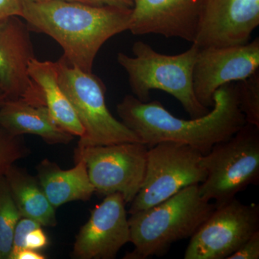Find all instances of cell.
Returning a JSON list of instances; mask_svg holds the SVG:
<instances>
[{"mask_svg": "<svg viewBox=\"0 0 259 259\" xmlns=\"http://www.w3.org/2000/svg\"><path fill=\"white\" fill-rule=\"evenodd\" d=\"M49 245V238L41 227L32 230L28 233L25 239L27 248L40 251Z\"/></svg>", "mask_w": 259, "mask_h": 259, "instance_id": "obj_24", "label": "cell"}, {"mask_svg": "<svg viewBox=\"0 0 259 259\" xmlns=\"http://www.w3.org/2000/svg\"><path fill=\"white\" fill-rule=\"evenodd\" d=\"M21 218L6 179L0 177V259H10L15 227Z\"/></svg>", "mask_w": 259, "mask_h": 259, "instance_id": "obj_19", "label": "cell"}, {"mask_svg": "<svg viewBox=\"0 0 259 259\" xmlns=\"http://www.w3.org/2000/svg\"><path fill=\"white\" fill-rule=\"evenodd\" d=\"M238 107L247 123L259 127V71L236 83Z\"/></svg>", "mask_w": 259, "mask_h": 259, "instance_id": "obj_20", "label": "cell"}, {"mask_svg": "<svg viewBox=\"0 0 259 259\" xmlns=\"http://www.w3.org/2000/svg\"><path fill=\"white\" fill-rule=\"evenodd\" d=\"M22 11L21 0H0V20L13 16L21 18Z\"/></svg>", "mask_w": 259, "mask_h": 259, "instance_id": "obj_25", "label": "cell"}, {"mask_svg": "<svg viewBox=\"0 0 259 259\" xmlns=\"http://www.w3.org/2000/svg\"><path fill=\"white\" fill-rule=\"evenodd\" d=\"M202 0H134L129 30L134 35L158 34L194 42Z\"/></svg>", "mask_w": 259, "mask_h": 259, "instance_id": "obj_14", "label": "cell"}, {"mask_svg": "<svg viewBox=\"0 0 259 259\" xmlns=\"http://www.w3.org/2000/svg\"><path fill=\"white\" fill-rule=\"evenodd\" d=\"M202 156L196 148L179 143L162 142L148 148L144 181L131 202L129 214L161 203L186 187L202 184L207 177Z\"/></svg>", "mask_w": 259, "mask_h": 259, "instance_id": "obj_7", "label": "cell"}, {"mask_svg": "<svg viewBox=\"0 0 259 259\" xmlns=\"http://www.w3.org/2000/svg\"><path fill=\"white\" fill-rule=\"evenodd\" d=\"M258 68V37L243 45L202 48L194 64V94L204 107L212 109L218 89L246 79Z\"/></svg>", "mask_w": 259, "mask_h": 259, "instance_id": "obj_11", "label": "cell"}, {"mask_svg": "<svg viewBox=\"0 0 259 259\" xmlns=\"http://www.w3.org/2000/svg\"><path fill=\"white\" fill-rule=\"evenodd\" d=\"M47 256L42 254L37 250L30 249V248H24L20 250L17 254L15 259H45Z\"/></svg>", "mask_w": 259, "mask_h": 259, "instance_id": "obj_26", "label": "cell"}, {"mask_svg": "<svg viewBox=\"0 0 259 259\" xmlns=\"http://www.w3.org/2000/svg\"><path fill=\"white\" fill-rule=\"evenodd\" d=\"M125 202L120 193L105 196L92 209L88 222L76 237L72 258L113 259L131 242Z\"/></svg>", "mask_w": 259, "mask_h": 259, "instance_id": "obj_12", "label": "cell"}, {"mask_svg": "<svg viewBox=\"0 0 259 259\" xmlns=\"http://www.w3.org/2000/svg\"><path fill=\"white\" fill-rule=\"evenodd\" d=\"M121 120L148 148L162 142L188 145L204 155L247 123L237 102L236 83H227L213 95V106L202 117L184 120L159 101L144 102L126 95L117 105Z\"/></svg>", "mask_w": 259, "mask_h": 259, "instance_id": "obj_1", "label": "cell"}, {"mask_svg": "<svg viewBox=\"0 0 259 259\" xmlns=\"http://www.w3.org/2000/svg\"><path fill=\"white\" fill-rule=\"evenodd\" d=\"M89 4L94 5H112V6L126 7L120 0H88Z\"/></svg>", "mask_w": 259, "mask_h": 259, "instance_id": "obj_27", "label": "cell"}, {"mask_svg": "<svg viewBox=\"0 0 259 259\" xmlns=\"http://www.w3.org/2000/svg\"><path fill=\"white\" fill-rule=\"evenodd\" d=\"M29 28L47 34L64 50L70 65L92 73L98 51L110 37L129 30L132 8L80 2L22 1Z\"/></svg>", "mask_w": 259, "mask_h": 259, "instance_id": "obj_2", "label": "cell"}, {"mask_svg": "<svg viewBox=\"0 0 259 259\" xmlns=\"http://www.w3.org/2000/svg\"><path fill=\"white\" fill-rule=\"evenodd\" d=\"M28 72L41 89L46 105L58 125L72 136H83L84 130L59 83L56 62L34 58L29 63Z\"/></svg>", "mask_w": 259, "mask_h": 259, "instance_id": "obj_17", "label": "cell"}, {"mask_svg": "<svg viewBox=\"0 0 259 259\" xmlns=\"http://www.w3.org/2000/svg\"><path fill=\"white\" fill-rule=\"evenodd\" d=\"M21 1L33 2V3H44V2L51 1V0H21ZM66 1L80 2V3H88V0H66Z\"/></svg>", "mask_w": 259, "mask_h": 259, "instance_id": "obj_28", "label": "cell"}, {"mask_svg": "<svg viewBox=\"0 0 259 259\" xmlns=\"http://www.w3.org/2000/svg\"><path fill=\"white\" fill-rule=\"evenodd\" d=\"M259 25V0H202L193 44L200 49L243 45Z\"/></svg>", "mask_w": 259, "mask_h": 259, "instance_id": "obj_13", "label": "cell"}, {"mask_svg": "<svg viewBox=\"0 0 259 259\" xmlns=\"http://www.w3.org/2000/svg\"><path fill=\"white\" fill-rule=\"evenodd\" d=\"M0 125L13 136L34 135L50 145L68 144L74 140V136L58 125L47 106H36L20 100L2 102Z\"/></svg>", "mask_w": 259, "mask_h": 259, "instance_id": "obj_15", "label": "cell"}, {"mask_svg": "<svg viewBox=\"0 0 259 259\" xmlns=\"http://www.w3.org/2000/svg\"><path fill=\"white\" fill-rule=\"evenodd\" d=\"M30 28L18 16L0 20V96L47 106L41 89L30 77L28 65L34 59Z\"/></svg>", "mask_w": 259, "mask_h": 259, "instance_id": "obj_10", "label": "cell"}, {"mask_svg": "<svg viewBox=\"0 0 259 259\" xmlns=\"http://www.w3.org/2000/svg\"><path fill=\"white\" fill-rule=\"evenodd\" d=\"M41 226L40 223L29 218H22L18 221V224L15 227L14 236H13V248H12L10 259H15L19 252L26 248L25 239L28 233L32 230Z\"/></svg>", "mask_w": 259, "mask_h": 259, "instance_id": "obj_22", "label": "cell"}, {"mask_svg": "<svg viewBox=\"0 0 259 259\" xmlns=\"http://www.w3.org/2000/svg\"><path fill=\"white\" fill-rule=\"evenodd\" d=\"M56 65L61 88L84 130L77 147L141 142L107 108L105 87L101 80L93 72H84L71 66L64 57Z\"/></svg>", "mask_w": 259, "mask_h": 259, "instance_id": "obj_6", "label": "cell"}, {"mask_svg": "<svg viewBox=\"0 0 259 259\" xmlns=\"http://www.w3.org/2000/svg\"><path fill=\"white\" fill-rule=\"evenodd\" d=\"M3 100H2L1 96H0V104H1L2 102H3Z\"/></svg>", "mask_w": 259, "mask_h": 259, "instance_id": "obj_30", "label": "cell"}, {"mask_svg": "<svg viewBox=\"0 0 259 259\" xmlns=\"http://www.w3.org/2000/svg\"><path fill=\"white\" fill-rule=\"evenodd\" d=\"M30 153L23 136H13L0 125V177H4L15 162Z\"/></svg>", "mask_w": 259, "mask_h": 259, "instance_id": "obj_21", "label": "cell"}, {"mask_svg": "<svg viewBox=\"0 0 259 259\" xmlns=\"http://www.w3.org/2000/svg\"><path fill=\"white\" fill-rule=\"evenodd\" d=\"M148 150L141 142L76 147L74 161H84L95 192L120 193L126 204L131 203L144 181Z\"/></svg>", "mask_w": 259, "mask_h": 259, "instance_id": "obj_8", "label": "cell"}, {"mask_svg": "<svg viewBox=\"0 0 259 259\" xmlns=\"http://www.w3.org/2000/svg\"><path fill=\"white\" fill-rule=\"evenodd\" d=\"M259 231V207L236 198L215 207L193 236L185 259H228Z\"/></svg>", "mask_w": 259, "mask_h": 259, "instance_id": "obj_9", "label": "cell"}, {"mask_svg": "<svg viewBox=\"0 0 259 259\" xmlns=\"http://www.w3.org/2000/svg\"><path fill=\"white\" fill-rule=\"evenodd\" d=\"M70 169H62L50 160H42L36 166L37 178L54 208L73 201H88L95 192L86 163L81 158Z\"/></svg>", "mask_w": 259, "mask_h": 259, "instance_id": "obj_16", "label": "cell"}, {"mask_svg": "<svg viewBox=\"0 0 259 259\" xmlns=\"http://www.w3.org/2000/svg\"><path fill=\"white\" fill-rule=\"evenodd\" d=\"M207 177L199 185L204 200L215 207L236 198L248 186L259 182V127L246 123L230 139L214 145L203 155Z\"/></svg>", "mask_w": 259, "mask_h": 259, "instance_id": "obj_5", "label": "cell"}, {"mask_svg": "<svg viewBox=\"0 0 259 259\" xmlns=\"http://www.w3.org/2000/svg\"><path fill=\"white\" fill-rule=\"evenodd\" d=\"M198 187H186L161 203L131 214L134 248L124 258L162 256L174 243L193 236L215 209L214 203L201 197Z\"/></svg>", "mask_w": 259, "mask_h": 259, "instance_id": "obj_3", "label": "cell"}, {"mask_svg": "<svg viewBox=\"0 0 259 259\" xmlns=\"http://www.w3.org/2000/svg\"><path fill=\"white\" fill-rule=\"evenodd\" d=\"M199 49L192 44L182 54L165 55L140 40L133 46L134 56L119 53L117 60L127 73L136 98L149 102L151 90H161L176 98L192 118H197L210 110L198 101L194 91L193 71Z\"/></svg>", "mask_w": 259, "mask_h": 259, "instance_id": "obj_4", "label": "cell"}, {"mask_svg": "<svg viewBox=\"0 0 259 259\" xmlns=\"http://www.w3.org/2000/svg\"><path fill=\"white\" fill-rule=\"evenodd\" d=\"M259 231L251 236L238 248L228 259H258Z\"/></svg>", "mask_w": 259, "mask_h": 259, "instance_id": "obj_23", "label": "cell"}, {"mask_svg": "<svg viewBox=\"0 0 259 259\" xmlns=\"http://www.w3.org/2000/svg\"><path fill=\"white\" fill-rule=\"evenodd\" d=\"M5 177L22 218L33 220L42 227L57 225L56 208L49 202L36 177L15 165L10 167Z\"/></svg>", "mask_w": 259, "mask_h": 259, "instance_id": "obj_18", "label": "cell"}, {"mask_svg": "<svg viewBox=\"0 0 259 259\" xmlns=\"http://www.w3.org/2000/svg\"><path fill=\"white\" fill-rule=\"evenodd\" d=\"M125 6L132 8L134 6V0H120Z\"/></svg>", "mask_w": 259, "mask_h": 259, "instance_id": "obj_29", "label": "cell"}]
</instances>
